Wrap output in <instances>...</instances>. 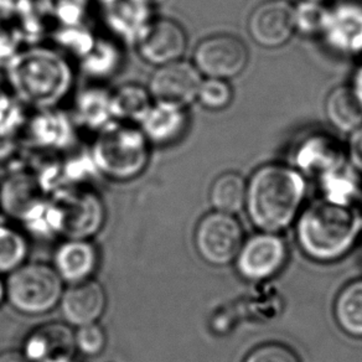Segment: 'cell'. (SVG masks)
Masks as SVG:
<instances>
[{
	"label": "cell",
	"instance_id": "cell-1",
	"mask_svg": "<svg viewBox=\"0 0 362 362\" xmlns=\"http://www.w3.org/2000/svg\"><path fill=\"white\" fill-rule=\"evenodd\" d=\"M4 69L11 95L35 111L57 108L75 86L74 66L51 46H26Z\"/></svg>",
	"mask_w": 362,
	"mask_h": 362
},
{
	"label": "cell",
	"instance_id": "cell-26",
	"mask_svg": "<svg viewBox=\"0 0 362 362\" xmlns=\"http://www.w3.org/2000/svg\"><path fill=\"white\" fill-rule=\"evenodd\" d=\"M247 182L236 173L218 176L210 190V202L216 211L236 214L246 205Z\"/></svg>",
	"mask_w": 362,
	"mask_h": 362
},
{
	"label": "cell",
	"instance_id": "cell-34",
	"mask_svg": "<svg viewBox=\"0 0 362 362\" xmlns=\"http://www.w3.org/2000/svg\"><path fill=\"white\" fill-rule=\"evenodd\" d=\"M21 35L16 26L0 21V66L6 67L21 50Z\"/></svg>",
	"mask_w": 362,
	"mask_h": 362
},
{
	"label": "cell",
	"instance_id": "cell-19",
	"mask_svg": "<svg viewBox=\"0 0 362 362\" xmlns=\"http://www.w3.org/2000/svg\"><path fill=\"white\" fill-rule=\"evenodd\" d=\"M107 26L118 40L136 44L154 19L148 0H105Z\"/></svg>",
	"mask_w": 362,
	"mask_h": 362
},
{
	"label": "cell",
	"instance_id": "cell-2",
	"mask_svg": "<svg viewBox=\"0 0 362 362\" xmlns=\"http://www.w3.org/2000/svg\"><path fill=\"white\" fill-rule=\"evenodd\" d=\"M302 173L283 164L258 168L247 182L246 209L255 226L267 233L287 228L305 197Z\"/></svg>",
	"mask_w": 362,
	"mask_h": 362
},
{
	"label": "cell",
	"instance_id": "cell-24",
	"mask_svg": "<svg viewBox=\"0 0 362 362\" xmlns=\"http://www.w3.org/2000/svg\"><path fill=\"white\" fill-rule=\"evenodd\" d=\"M154 105L146 86L124 83L111 90V110L113 121L139 126Z\"/></svg>",
	"mask_w": 362,
	"mask_h": 362
},
{
	"label": "cell",
	"instance_id": "cell-28",
	"mask_svg": "<svg viewBox=\"0 0 362 362\" xmlns=\"http://www.w3.org/2000/svg\"><path fill=\"white\" fill-rule=\"evenodd\" d=\"M28 253L25 236L13 227L0 225V274H11L25 264Z\"/></svg>",
	"mask_w": 362,
	"mask_h": 362
},
{
	"label": "cell",
	"instance_id": "cell-14",
	"mask_svg": "<svg viewBox=\"0 0 362 362\" xmlns=\"http://www.w3.org/2000/svg\"><path fill=\"white\" fill-rule=\"evenodd\" d=\"M287 259V247L281 237L262 233L243 243L237 256V269L243 277L262 281L272 277Z\"/></svg>",
	"mask_w": 362,
	"mask_h": 362
},
{
	"label": "cell",
	"instance_id": "cell-13",
	"mask_svg": "<svg viewBox=\"0 0 362 362\" xmlns=\"http://www.w3.org/2000/svg\"><path fill=\"white\" fill-rule=\"evenodd\" d=\"M136 46L141 60L159 67L182 59L187 51V33L177 21L154 18Z\"/></svg>",
	"mask_w": 362,
	"mask_h": 362
},
{
	"label": "cell",
	"instance_id": "cell-11",
	"mask_svg": "<svg viewBox=\"0 0 362 362\" xmlns=\"http://www.w3.org/2000/svg\"><path fill=\"white\" fill-rule=\"evenodd\" d=\"M247 30L252 40L261 47H282L297 31L294 6L288 0L263 1L250 14Z\"/></svg>",
	"mask_w": 362,
	"mask_h": 362
},
{
	"label": "cell",
	"instance_id": "cell-23",
	"mask_svg": "<svg viewBox=\"0 0 362 362\" xmlns=\"http://www.w3.org/2000/svg\"><path fill=\"white\" fill-rule=\"evenodd\" d=\"M324 112L337 131L351 134L362 126V103L351 86H339L325 98Z\"/></svg>",
	"mask_w": 362,
	"mask_h": 362
},
{
	"label": "cell",
	"instance_id": "cell-39",
	"mask_svg": "<svg viewBox=\"0 0 362 362\" xmlns=\"http://www.w3.org/2000/svg\"><path fill=\"white\" fill-rule=\"evenodd\" d=\"M4 300H6V283L3 282V279L0 278V305Z\"/></svg>",
	"mask_w": 362,
	"mask_h": 362
},
{
	"label": "cell",
	"instance_id": "cell-31",
	"mask_svg": "<svg viewBox=\"0 0 362 362\" xmlns=\"http://www.w3.org/2000/svg\"><path fill=\"white\" fill-rule=\"evenodd\" d=\"M75 339L77 350L87 356H96L106 346V332L98 322L77 327Z\"/></svg>",
	"mask_w": 362,
	"mask_h": 362
},
{
	"label": "cell",
	"instance_id": "cell-25",
	"mask_svg": "<svg viewBox=\"0 0 362 362\" xmlns=\"http://www.w3.org/2000/svg\"><path fill=\"white\" fill-rule=\"evenodd\" d=\"M82 70L95 81L107 80L122 65L121 49L108 39H95L88 51L81 57Z\"/></svg>",
	"mask_w": 362,
	"mask_h": 362
},
{
	"label": "cell",
	"instance_id": "cell-29",
	"mask_svg": "<svg viewBox=\"0 0 362 362\" xmlns=\"http://www.w3.org/2000/svg\"><path fill=\"white\" fill-rule=\"evenodd\" d=\"M327 14V6L325 4L302 0L294 6L296 30L305 36L322 35Z\"/></svg>",
	"mask_w": 362,
	"mask_h": 362
},
{
	"label": "cell",
	"instance_id": "cell-30",
	"mask_svg": "<svg viewBox=\"0 0 362 362\" xmlns=\"http://www.w3.org/2000/svg\"><path fill=\"white\" fill-rule=\"evenodd\" d=\"M233 98L231 86L226 80L205 78L197 93V101L210 111H222L231 105Z\"/></svg>",
	"mask_w": 362,
	"mask_h": 362
},
{
	"label": "cell",
	"instance_id": "cell-3",
	"mask_svg": "<svg viewBox=\"0 0 362 362\" xmlns=\"http://www.w3.org/2000/svg\"><path fill=\"white\" fill-rule=\"evenodd\" d=\"M361 225V216L354 207L332 199L319 200L299 217L298 242L313 259L335 261L351 248Z\"/></svg>",
	"mask_w": 362,
	"mask_h": 362
},
{
	"label": "cell",
	"instance_id": "cell-32",
	"mask_svg": "<svg viewBox=\"0 0 362 362\" xmlns=\"http://www.w3.org/2000/svg\"><path fill=\"white\" fill-rule=\"evenodd\" d=\"M21 106L11 90L0 88V132L16 131L23 124Z\"/></svg>",
	"mask_w": 362,
	"mask_h": 362
},
{
	"label": "cell",
	"instance_id": "cell-12",
	"mask_svg": "<svg viewBox=\"0 0 362 362\" xmlns=\"http://www.w3.org/2000/svg\"><path fill=\"white\" fill-rule=\"evenodd\" d=\"M330 50L345 57L362 56V3L341 0L327 8L322 31Z\"/></svg>",
	"mask_w": 362,
	"mask_h": 362
},
{
	"label": "cell",
	"instance_id": "cell-16",
	"mask_svg": "<svg viewBox=\"0 0 362 362\" xmlns=\"http://www.w3.org/2000/svg\"><path fill=\"white\" fill-rule=\"evenodd\" d=\"M346 151L339 139L327 133H314L303 138L294 151L298 169L324 176L346 164Z\"/></svg>",
	"mask_w": 362,
	"mask_h": 362
},
{
	"label": "cell",
	"instance_id": "cell-40",
	"mask_svg": "<svg viewBox=\"0 0 362 362\" xmlns=\"http://www.w3.org/2000/svg\"><path fill=\"white\" fill-rule=\"evenodd\" d=\"M149 3H151V6H159V4H163V3H165L168 0H148Z\"/></svg>",
	"mask_w": 362,
	"mask_h": 362
},
{
	"label": "cell",
	"instance_id": "cell-20",
	"mask_svg": "<svg viewBox=\"0 0 362 362\" xmlns=\"http://www.w3.org/2000/svg\"><path fill=\"white\" fill-rule=\"evenodd\" d=\"M189 116L185 108L154 103L139 124L151 146L166 148L179 143L187 134Z\"/></svg>",
	"mask_w": 362,
	"mask_h": 362
},
{
	"label": "cell",
	"instance_id": "cell-10",
	"mask_svg": "<svg viewBox=\"0 0 362 362\" xmlns=\"http://www.w3.org/2000/svg\"><path fill=\"white\" fill-rule=\"evenodd\" d=\"M202 82L194 64L179 60L156 67L146 87L154 103L187 110L197 101Z\"/></svg>",
	"mask_w": 362,
	"mask_h": 362
},
{
	"label": "cell",
	"instance_id": "cell-18",
	"mask_svg": "<svg viewBox=\"0 0 362 362\" xmlns=\"http://www.w3.org/2000/svg\"><path fill=\"white\" fill-rule=\"evenodd\" d=\"M26 126V141L36 149L66 151L75 141V122L57 108L36 111Z\"/></svg>",
	"mask_w": 362,
	"mask_h": 362
},
{
	"label": "cell",
	"instance_id": "cell-33",
	"mask_svg": "<svg viewBox=\"0 0 362 362\" xmlns=\"http://www.w3.org/2000/svg\"><path fill=\"white\" fill-rule=\"evenodd\" d=\"M245 362H299L297 354L282 344H267L257 347Z\"/></svg>",
	"mask_w": 362,
	"mask_h": 362
},
{
	"label": "cell",
	"instance_id": "cell-8",
	"mask_svg": "<svg viewBox=\"0 0 362 362\" xmlns=\"http://www.w3.org/2000/svg\"><path fill=\"white\" fill-rule=\"evenodd\" d=\"M195 246L200 257L209 264L226 266L237 258L243 246L241 225L230 214H209L197 225Z\"/></svg>",
	"mask_w": 362,
	"mask_h": 362
},
{
	"label": "cell",
	"instance_id": "cell-21",
	"mask_svg": "<svg viewBox=\"0 0 362 362\" xmlns=\"http://www.w3.org/2000/svg\"><path fill=\"white\" fill-rule=\"evenodd\" d=\"M97 262L96 247L90 240H65L56 250L54 268L64 283L71 286L90 279Z\"/></svg>",
	"mask_w": 362,
	"mask_h": 362
},
{
	"label": "cell",
	"instance_id": "cell-7",
	"mask_svg": "<svg viewBox=\"0 0 362 362\" xmlns=\"http://www.w3.org/2000/svg\"><path fill=\"white\" fill-rule=\"evenodd\" d=\"M49 197L39 177L16 173L0 185V209L16 221L44 233V216Z\"/></svg>",
	"mask_w": 362,
	"mask_h": 362
},
{
	"label": "cell",
	"instance_id": "cell-15",
	"mask_svg": "<svg viewBox=\"0 0 362 362\" xmlns=\"http://www.w3.org/2000/svg\"><path fill=\"white\" fill-rule=\"evenodd\" d=\"M75 332L62 322H47L36 327L24 342L26 358L30 362H74Z\"/></svg>",
	"mask_w": 362,
	"mask_h": 362
},
{
	"label": "cell",
	"instance_id": "cell-17",
	"mask_svg": "<svg viewBox=\"0 0 362 362\" xmlns=\"http://www.w3.org/2000/svg\"><path fill=\"white\" fill-rule=\"evenodd\" d=\"M59 305L70 327H85L101 319L107 307L106 292L95 279L71 284L64 291Z\"/></svg>",
	"mask_w": 362,
	"mask_h": 362
},
{
	"label": "cell",
	"instance_id": "cell-5",
	"mask_svg": "<svg viewBox=\"0 0 362 362\" xmlns=\"http://www.w3.org/2000/svg\"><path fill=\"white\" fill-rule=\"evenodd\" d=\"M105 221L106 209L96 192L81 187H60L47 200L44 233L90 240L101 231Z\"/></svg>",
	"mask_w": 362,
	"mask_h": 362
},
{
	"label": "cell",
	"instance_id": "cell-4",
	"mask_svg": "<svg viewBox=\"0 0 362 362\" xmlns=\"http://www.w3.org/2000/svg\"><path fill=\"white\" fill-rule=\"evenodd\" d=\"M151 146L139 126L112 122L97 132L90 158L97 173L113 181H131L146 171Z\"/></svg>",
	"mask_w": 362,
	"mask_h": 362
},
{
	"label": "cell",
	"instance_id": "cell-41",
	"mask_svg": "<svg viewBox=\"0 0 362 362\" xmlns=\"http://www.w3.org/2000/svg\"><path fill=\"white\" fill-rule=\"evenodd\" d=\"M308 1H315V3H322V4H325V3L330 1V0H308Z\"/></svg>",
	"mask_w": 362,
	"mask_h": 362
},
{
	"label": "cell",
	"instance_id": "cell-22",
	"mask_svg": "<svg viewBox=\"0 0 362 362\" xmlns=\"http://www.w3.org/2000/svg\"><path fill=\"white\" fill-rule=\"evenodd\" d=\"M76 127L100 132L113 121L111 90L102 85H90L78 90L71 113Z\"/></svg>",
	"mask_w": 362,
	"mask_h": 362
},
{
	"label": "cell",
	"instance_id": "cell-35",
	"mask_svg": "<svg viewBox=\"0 0 362 362\" xmlns=\"http://www.w3.org/2000/svg\"><path fill=\"white\" fill-rule=\"evenodd\" d=\"M30 0H0V21H13L18 16H30Z\"/></svg>",
	"mask_w": 362,
	"mask_h": 362
},
{
	"label": "cell",
	"instance_id": "cell-37",
	"mask_svg": "<svg viewBox=\"0 0 362 362\" xmlns=\"http://www.w3.org/2000/svg\"><path fill=\"white\" fill-rule=\"evenodd\" d=\"M352 90H355L356 96L358 97V100L362 103V61L360 65L357 66L356 70L354 72L352 76Z\"/></svg>",
	"mask_w": 362,
	"mask_h": 362
},
{
	"label": "cell",
	"instance_id": "cell-9",
	"mask_svg": "<svg viewBox=\"0 0 362 362\" xmlns=\"http://www.w3.org/2000/svg\"><path fill=\"white\" fill-rule=\"evenodd\" d=\"M248 59L245 42L231 34L207 36L194 51V65L206 78L231 80L243 72Z\"/></svg>",
	"mask_w": 362,
	"mask_h": 362
},
{
	"label": "cell",
	"instance_id": "cell-36",
	"mask_svg": "<svg viewBox=\"0 0 362 362\" xmlns=\"http://www.w3.org/2000/svg\"><path fill=\"white\" fill-rule=\"evenodd\" d=\"M345 151L352 168L362 173V126L352 132L351 134H349Z\"/></svg>",
	"mask_w": 362,
	"mask_h": 362
},
{
	"label": "cell",
	"instance_id": "cell-6",
	"mask_svg": "<svg viewBox=\"0 0 362 362\" xmlns=\"http://www.w3.org/2000/svg\"><path fill=\"white\" fill-rule=\"evenodd\" d=\"M64 281L54 266L25 263L8 274L6 300L16 312L35 317L51 312L60 304Z\"/></svg>",
	"mask_w": 362,
	"mask_h": 362
},
{
	"label": "cell",
	"instance_id": "cell-27",
	"mask_svg": "<svg viewBox=\"0 0 362 362\" xmlns=\"http://www.w3.org/2000/svg\"><path fill=\"white\" fill-rule=\"evenodd\" d=\"M334 313L344 332L351 337H362V279L342 289L337 296Z\"/></svg>",
	"mask_w": 362,
	"mask_h": 362
},
{
	"label": "cell",
	"instance_id": "cell-38",
	"mask_svg": "<svg viewBox=\"0 0 362 362\" xmlns=\"http://www.w3.org/2000/svg\"><path fill=\"white\" fill-rule=\"evenodd\" d=\"M0 362H30L21 351L0 352Z\"/></svg>",
	"mask_w": 362,
	"mask_h": 362
}]
</instances>
